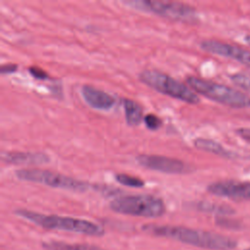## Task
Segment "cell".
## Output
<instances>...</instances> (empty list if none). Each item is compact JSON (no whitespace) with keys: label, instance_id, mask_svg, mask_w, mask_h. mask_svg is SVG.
Masks as SVG:
<instances>
[{"label":"cell","instance_id":"obj_1","mask_svg":"<svg viewBox=\"0 0 250 250\" xmlns=\"http://www.w3.org/2000/svg\"><path fill=\"white\" fill-rule=\"evenodd\" d=\"M144 229L163 237H168L186 244L208 250H232L236 241L230 237L200 229L179 226H145Z\"/></svg>","mask_w":250,"mask_h":250},{"label":"cell","instance_id":"obj_2","mask_svg":"<svg viewBox=\"0 0 250 250\" xmlns=\"http://www.w3.org/2000/svg\"><path fill=\"white\" fill-rule=\"evenodd\" d=\"M15 214L47 229L65 230L93 236H102L104 233L103 227L83 219L58 215H45L25 209H18L15 211Z\"/></svg>","mask_w":250,"mask_h":250},{"label":"cell","instance_id":"obj_3","mask_svg":"<svg viewBox=\"0 0 250 250\" xmlns=\"http://www.w3.org/2000/svg\"><path fill=\"white\" fill-rule=\"evenodd\" d=\"M187 83L195 93L224 105L233 108L250 106V97L234 88L194 76H188Z\"/></svg>","mask_w":250,"mask_h":250},{"label":"cell","instance_id":"obj_4","mask_svg":"<svg viewBox=\"0 0 250 250\" xmlns=\"http://www.w3.org/2000/svg\"><path fill=\"white\" fill-rule=\"evenodd\" d=\"M140 80L159 93L188 104H198L199 97L193 90L174 77L158 70L146 69L139 74Z\"/></svg>","mask_w":250,"mask_h":250},{"label":"cell","instance_id":"obj_5","mask_svg":"<svg viewBox=\"0 0 250 250\" xmlns=\"http://www.w3.org/2000/svg\"><path fill=\"white\" fill-rule=\"evenodd\" d=\"M109 207L116 213L146 218H156L165 213L163 200L153 195L119 196L110 202Z\"/></svg>","mask_w":250,"mask_h":250},{"label":"cell","instance_id":"obj_6","mask_svg":"<svg viewBox=\"0 0 250 250\" xmlns=\"http://www.w3.org/2000/svg\"><path fill=\"white\" fill-rule=\"evenodd\" d=\"M127 5L141 11L150 12L159 15L163 18L171 21L192 22L195 21L197 15L193 7L179 3V2H167V1H126Z\"/></svg>","mask_w":250,"mask_h":250},{"label":"cell","instance_id":"obj_7","mask_svg":"<svg viewBox=\"0 0 250 250\" xmlns=\"http://www.w3.org/2000/svg\"><path fill=\"white\" fill-rule=\"evenodd\" d=\"M16 176L21 181L37 183L56 188H62L73 191H85L89 187L86 182L76 180L74 178L56 172L37 168L20 169L16 171Z\"/></svg>","mask_w":250,"mask_h":250},{"label":"cell","instance_id":"obj_8","mask_svg":"<svg viewBox=\"0 0 250 250\" xmlns=\"http://www.w3.org/2000/svg\"><path fill=\"white\" fill-rule=\"evenodd\" d=\"M136 160L141 166L146 169L159 171L166 174H183L188 171L186 163H184L182 160L167 156L141 154L137 156Z\"/></svg>","mask_w":250,"mask_h":250},{"label":"cell","instance_id":"obj_9","mask_svg":"<svg viewBox=\"0 0 250 250\" xmlns=\"http://www.w3.org/2000/svg\"><path fill=\"white\" fill-rule=\"evenodd\" d=\"M200 47L208 53L237 61L250 67V51L247 49L218 40H204Z\"/></svg>","mask_w":250,"mask_h":250},{"label":"cell","instance_id":"obj_10","mask_svg":"<svg viewBox=\"0 0 250 250\" xmlns=\"http://www.w3.org/2000/svg\"><path fill=\"white\" fill-rule=\"evenodd\" d=\"M207 190L220 197L235 200H250V182L221 181L207 187Z\"/></svg>","mask_w":250,"mask_h":250},{"label":"cell","instance_id":"obj_11","mask_svg":"<svg viewBox=\"0 0 250 250\" xmlns=\"http://www.w3.org/2000/svg\"><path fill=\"white\" fill-rule=\"evenodd\" d=\"M81 95L84 101L95 109L107 110L115 104V99L111 95L90 85L82 86Z\"/></svg>","mask_w":250,"mask_h":250},{"label":"cell","instance_id":"obj_12","mask_svg":"<svg viewBox=\"0 0 250 250\" xmlns=\"http://www.w3.org/2000/svg\"><path fill=\"white\" fill-rule=\"evenodd\" d=\"M1 159L6 163L17 165L44 164L50 160L47 154L33 151H3Z\"/></svg>","mask_w":250,"mask_h":250},{"label":"cell","instance_id":"obj_13","mask_svg":"<svg viewBox=\"0 0 250 250\" xmlns=\"http://www.w3.org/2000/svg\"><path fill=\"white\" fill-rule=\"evenodd\" d=\"M193 145L198 149H201V150H204L207 152L221 155L223 157H229V158L232 157V153L229 150L226 149L221 144H219L213 140L197 138L193 141Z\"/></svg>","mask_w":250,"mask_h":250},{"label":"cell","instance_id":"obj_14","mask_svg":"<svg viewBox=\"0 0 250 250\" xmlns=\"http://www.w3.org/2000/svg\"><path fill=\"white\" fill-rule=\"evenodd\" d=\"M123 105L127 124L130 126H138L143 118V109L141 105L130 99H124Z\"/></svg>","mask_w":250,"mask_h":250},{"label":"cell","instance_id":"obj_15","mask_svg":"<svg viewBox=\"0 0 250 250\" xmlns=\"http://www.w3.org/2000/svg\"><path fill=\"white\" fill-rule=\"evenodd\" d=\"M46 250H105L95 245L80 244V243H66L62 241H46L42 243Z\"/></svg>","mask_w":250,"mask_h":250},{"label":"cell","instance_id":"obj_16","mask_svg":"<svg viewBox=\"0 0 250 250\" xmlns=\"http://www.w3.org/2000/svg\"><path fill=\"white\" fill-rule=\"evenodd\" d=\"M197 208L201 211L214 213V214H218V215H229V214L234 213V210L229 206L219 205V204H214V203H210V202H200L197 205Z\"/></svg>","mask_w":250,"mask_h":250},{"label":"cell","instance_id":"obj_17","mask_svg":"<svg viewBox=\"0 0 250 250\" xmlns=\"http://www.w3.org/2000/svg\"><path fill=\"white\" fill-rule=\"evenodd\" d=\"M115 180L126 187H132V188H142L145 186V182L137 177L127 175V174H117L115 175Z\"/></svg>","mask_w":250,"mask_h":250},{"label":"cell","instance_id":"obj_18","mask_svg":"<svg viewBox=\"0 0 250 250\" xmlns=\"http://www.w3.org/2000/svg\"><path fill=\"white\" fill-rule=\"evenodd\" d=\"M230 79L235 85L250 93V73L236 72L230 76Z\"/></svg>","mask_w":250,"mask_h":250},{"label":"cell","instance_id":"obj_19","mask_svg":"<svg viewBox=\"0 0 250 250\" xmlns=\"http://www.w3.org/2000/svg\"><path fill=\"white\" fill-rule=\"evenodd\" d=\"M144 122L146 124V126L149 129V130H156L158 129L161 124H162V120L155 114H152V113H149V114H146L145 117H144Z\"/></svg>","mask_w":250,"mask_h":250},{"label":"cell","instance_id":"obj_20","mask_svg":"<svg viewBox=\"0 0 250 250\" xmlns=\"http://www.w3.org/2000/svg\"><path fill=\"white\" fill-rule=\"evenodd\" d=\"M28 69H29V73L37 79H46V78H48V73L40 67L30 66Z\"/></svg>","mask_w":250,"mask_h":250},{"label":"cell","instance_id":"obj_21","mask_svg":"<svg viewBox=\"0 0 250 250\" xmlns=\"http://www.w3.org/2000/svg\"><path fill=\"white\" fill-rule=\"evenodd\" d=\"M18 65L15 63H7V64H2L0 67V72L2 74H7V73H12L17 71Z\"/></svg>","mask_w":250,"mask_h":250},{"label":"cell","instance_id":"obj_22","mask_svg":"<svg viewBox=\"0 0 250 250\" xmlns=\"http://www.w3.org/2000/svg\"><path fill=\"white\" fill-rule=\"evenodd\" d=\"M236 134L246 142L250 143V128H239L236 130Z\"/></svg>","mask_w":250,"mask_h":250},{"label":"cell","instance_id":"obj_23","mask_svg":"<svg viewBox=\"0 0 250 250\" xmlns=\"http://www.w3.org/2000/svg\"><path fill=\"white\" fill-rule=\"evenodd\" d=\"M245 41L250 45V34H248V35L245 36Z\"/></svg>","mask_w":250,"mask_h":250},{"label":"cell","instance_id":"obj_24","mask_svg":"<svg viewBox=\"0 0 250 250\" xmlns=\"http://www.w3.org/2000/svg\"><path fill=\"white\" fill-rule=\"evenodd\" d=\"M246 250H250V247H249V248H248V249H246Z\"/></svg>","mask_w":250,"mask_h":250}]
</instances>
